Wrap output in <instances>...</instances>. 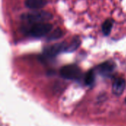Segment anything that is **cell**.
<instances>
[{
  "mask_svg": "<svg viewBox=\"0 0 126 126\" xmlns=\"http://www.w3.org/2000/svg\"><path fill=\"white\" fill-rule=\"evenodd\" d=\"M99 72L101 75L104 76H109L112 73V72L114 69V64L113 62L106 61L103 63L98 66Z\"/></svg>",
  "mask_w": 126,
  "mask_h": 126,
  "instance_id": "cell-6",
  "label": "cell"
},
{
  "mask_svg": "<svg viewBox=\"0 0 126 126\" xmlns=\"http://www.w3.org/2000/svg\"><path fill=\"white\" fill-rule=\"evenodd\" d=\"M94 74L93 71H89L86 73L85 76V83L86 85L90 86L94 83Z\"/></svg>",
  "mask_w": 126,
  "mask_h": 126,
  "instance_id": "cell-9",
  "label": "cell"
},
{
  "mask_svg": "<svg viewBox=\"0 0 126 126\" xmlns=\"http://www.w3.org/2000/svg\"><path fill=\"white\" fill-rule=\"evenodd\" d=\"M52 18V15L46 11H33L31 13H24L21 16V19L32 24L44 23Z\"/></svg>",
  "mask_w": 126,
  "mask_h": 126,
  "instance_id": "cell-1",
  "label": "cell"
},
{
  "mask_svg": "<svg viewBox=\"0 0 126 126\" xmlns=\"http://www.w3.org/2000/svg\"><path fill=\"white\" fill-rule=\"evenodd\" d=\"M52 29V24L49 23H37L33 24V25L31 27L30 33L33 37H41L47 33H49Z\"/></svg>",
  "mask_w": 126,
  "mask_h": 126,
  "instance_id": "cell-3",
  "label": "cell"
},
{
  "mask_svg": "<svg viewBox=\"0 0 126 126\" xmlns=\"http://www.w3.org/2000/svg\"><path fill=\"white\" fill-rule=\"evenodd\" d=\"M62 35H63V32H62V31H61V30L59 29V28H58V29H56V30L52 32V34L49 36V39H50V40L58 39V38H61V37L62 36Z\"/></svg>",
  "mask_w": 126,
  "mask_h": 126,
  "instance_id": "cell-11",
  "label": "cell"
},
{
  "mask_svg": "<svg viewBox=\"0 0 126 126\" xmlns=\"http://www.w3.org/2000/svg\"></svg>",
  "mask_w": 126,
  "mask_h": 126,
  "instance_id": "cell-12",
  "label": "cell"
},
{
  "mask_svg": "<svg viewBox=\"0 0 126 126\" xmlns=\"http://www.w3.org/2000/svg\"><path fill=\"white\" fill-rule=\"evenodd\" d=\"M126 80L123 78H117L112 83V92L116 96L121 95L126 89Z\"/></svg>",
  "mask_w": 126,
  "mask_h": 126,
  "instance_id": "cell-4",
  "label": "cell"
},
{
  "mask_svg": "<svg viewBox=\"0 0 126 126\" xmlns=\"http://www.w3.org/2000/svg\"><path fill=\"white\" fill-rule=\"evenodd\" d=\"M112 26H113V21L111 20V19H108L106 20L103 26H102V30H103V32L106 35H108L111 31V28H112Z\"/></svg>",
  "mask_w": 126,
  "mask_h": 126,
  "instance_id": "cell-8",
  "label": "cell"
},
{
  "mask_svg": "<svg viewBox=\"0 0 126 126\" xmlns=\"http://www.w3.org/2000/svg\"><path fill=\"white\" fill-rule=\"evenodd\" d=\"M61 75L67 80H78L79 79L82 74L80 69L74 64L66 65L61 68Z\"/></svg>",
  "mask_w": 126,
  "mask_h": 126,
  "instance_id": "cell-2",
  "label": "cell"
},
{
  "mask_svg": "<svg viewBox=\"0 0 126 126\" xmlns=\"http://www.w3.org/2000/svg\"><path fill=\"white\" fill-rule=\"evenodd\" d=\"M80 43V40L78 39V38L73 40L72 42V44H71L69 46H68V47H67V51H74L75 49H76L78 47Z\"/></svg>",
  "mask_w": 126,
  "mask_h": 126,
  "instance_id": "cell-10",
  "label": "cell"
},
{
  "mask_svg": "<svg viewBox=\"0 0 126 126\" xmlns=\"http://www.w3.org/2000/svg\"><path fill=\"white\" fill-rule=\"evenodd\" d=\"M67 47H68V46L64 42L55 44L54 45H52V46L47 47L45 50V52L47 55H48L49 56H55L64 50H67Z\"/></svg>",
  "mask_w": 126,
  "mask_h": 126,
  "instance_id": "cell-5",
  "label": "cell"
},
{
  "mask_svg": "<svg viewBox=\"0 0 126 126\" xmlns=\"http://www.w3.org/2000/svg\"><path fill=\"white\" fill-rule=\"evenodd\" d=\"M47 4V0H26L25 5L27 7L32 10H37L44 7Z\"/></svg>",
  "mask_w": 126,
  "mask_h": 126,
  "instance_id": "cell-7",
  "label": "cell"
}]
</instances>
